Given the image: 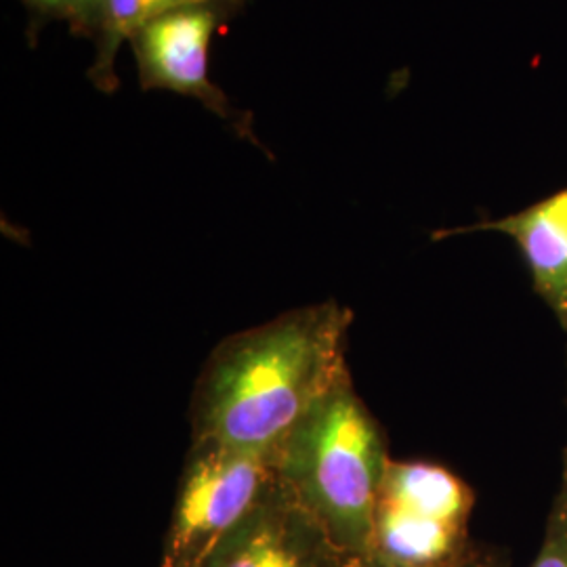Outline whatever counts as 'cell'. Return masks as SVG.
I'll return each mask as SVG.
<instances>
[{"label": "cell", "instance_id": "cell-2", "mask_svg": "<svg viewBox=\"0 0 567 567\" xmlns=\"http://www.w3.org/2000/svg\"><path fill=\"white\" fill-rule=\"evenodd\" d=\"M385 429L349 368L274 452L286 492L351 561L370 555L377 498L391 465Z\"/></svg>", "mask_w": 567, "mask_h": 567}, {"label": "cell", "instance_id": "cell-6", "mask_svg": "<svg viewBox=\"0 0 567 567\" xmlns=\"http://www.w3.org/2000/svg\"><path fill=\"white\" fill-rule=\"evenodd\" d=\"M320 524L280 486L203 567H351Z\"/></svg>", "mask_w": 567, "mask_h": 567}, {"label": "cell", "instance_id": "cell-8", "mask_svg": "<svg viewBox=\"0 0 567 567\" xmlns=\"http://www.w3.org/2000/svg\"><path fill=\"white\" fill-rule=\"evenodd\" d=\"M206 2H240V0H105L102 28L95 37V60L89 70L91 82L103 91L114 93L118 86L116 55L122 42H128L131 34L143 23L156 20L164 13L177 11L192 4Z\"/></svg>", "mask_w": 567, "mask_h": 567}, {"label": "cell", "instance_id": "cell-7", "mask_svg": "<svg viewBox=\"0 0 567 567\" xmlns=\"http://www.w3.org/2000/svg\"><path fill=\"white\" fill-rule=\"evenodd\" d=\"M482 231H496L515 243L529 271L532 290L567 334V185L501 219L437 229L431 240L440 243Z\"/></svg>", "mask_w": 567, "mask_h": 567}, {"label": "cell", "instance_id": "cell-4", "mask_svg": "<svg viewBox=\"0 0 567 567\" xmlns=\"http://www.w3.org/2000/svg\"><path fill=\"white\" fill-rule=\"evenodd\" d=\"M280 486L274 456L192 440L164 536L161 567H203Z\"/></svg>", "mask_w": 567, "mask_h": 567}, {"label": "cell", "instance_id": "cell-11", "mask_svg": "<svg viewBox=\"0 0 567 567\" xmlns=\"http://www.w3.org/2000/svg\"><path fill=\"white\" fill-rule=\"evenodd\" d=\"M351 567H385L372 559H360V561H353ZM442 567H511L508 566V557L501 550V548L486 547V545H480L475 543V547L471 548L466 553L463 559L450 564V566Z\"/></svg>", "mask_w": 567, "mask_h": 567}, {"label": "cell", "instance_id": "cell-3", "mask_svg": "<svg viewBox=\"0 0 567 567\" xmlns=\"http://www.w3.org/2000/svg\"><path fill=\"white\" fill-rule=\"evenodd\" d=\"M473 487L450 468L425 461H391L372 519V559L385 567H442L463 559Z\"/></svg>", "mask_w": 567, "mask_h": 567}, {"label": "cell", "instance_id": "cell-9", "mask_svg": "<svg viewBox=\"0 0 567 567\" xmlns=\"http://www.w3.org/2000/svg\"><path fill=\"white\" fill-rule=\"evenodd\" d=\"M529 567H567V444L559 486L550 503L543 545Z\"/></svg>", "mask_w": 567, "mask_h": 567}, {"label": "cell", "instance_id": "cell-1", "mask_svg": "<svg viewBox=\"0 0 567 567\" xmlns=\"http://www.w3.org/2000/svg\"><path fill=\"white\" fill-rule=\"evenodd\" d=\"M351 309L303 305L227 337L192 393V440L269 454L347 370Z\"/></svg>", "mask_w": 567, "mask_h": 567}, {"label": "cell", "instance_id": "cell-5", "mask_svg": "<svg viewBox=\"0 0 567 567\" xmlns=\"http://www.w3.org/2000/svg\"><path fill=\"white\" fill-rule=\"evenodd\" d=\"M236 2L192 4L164 13L137 28L128 44L145 91H173L194 97L227 122L238 135L261 147L250 116L236 110L224 91L208 79V47Z\"/></svg>", "mask_w": 567, "mask_h": 567}, {"label": "cell", "instance_id": "cell-10", "mask_svg": "<svg viewBox=\"0 0 567 567\" xmlns=\"http://www.w3.org/2000/svg\"><path fill=\"white\" fill-rule=\"evenodd\" d=\"M44 18L65 21L74 34H86L95 41L103 20L105 0H23Z\"/></svg>", "mask_w": 567, "mask_h": 567}]
</instances>
